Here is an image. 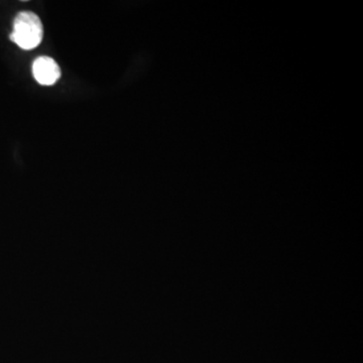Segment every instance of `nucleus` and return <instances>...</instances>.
Masks as SVG:
<instances>
[{"label":"nucleus","instance_id":"f03ea898","mask_svg":"<svg viewBox=\"0 0 363 363\" xmlns=\"http://www.w3.org/2000/svg\"><path fill=\"white\" fill-rule=\"evenodd\" d=\"M33 74L40 85H54L61 77V69L54 59L43 56L33 61Z\"/></svg>","mask_w":363,"mask_h":363},{"label":"nucleus","instance_id":"f257e3e1","mask_svg":"<svg viewBox=\"0 0 363 363\" xmlns=\"http://www.w3.org/2000/svg\"><path fill=\"white\" fill-rule=\"evenodd\" d=\"M44 28L39 16L32 11H21L13 21L9 39L23 50H33L42 43Z\"/></svg>","mask_w":363,"mask_h":363}]
</instances>
